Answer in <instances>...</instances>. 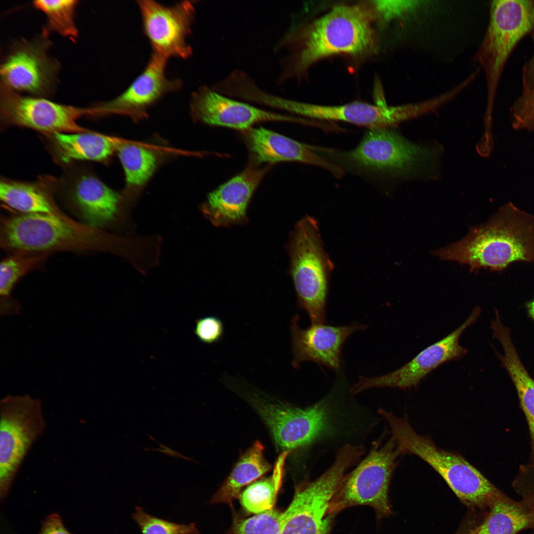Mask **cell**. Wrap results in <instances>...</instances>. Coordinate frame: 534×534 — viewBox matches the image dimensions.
Instances as JSON below:
<instances>
[{
	"label": "cell",
	"instance_id": "2",
	"mask_svg": "<svg viewBox=\"0 0 534 534\" xmlns=\"http://www.w3.org/2000/svg\"><path fill=\"white\" fill-rule=\"evenodd\" d=\"M433 254L470 270H499L515 262H534V216L508 202L461 240Z\"/></svg>",
	"mask_w": 534,
	"mask_h": 534
},
{
	"label": "cell",
	"instance_id": "35",
	"mask_svg": "<svg viewBox=\"0 0 534 534\" xmlns=\"http://www.w3.org/2000/svg\"><path fill=\"white\" fill-rule=\"evenodd\" d=\"M512 125L515 129L534 130V98L517 108Z\"/></svg>",
	"mask_w": 534,
	"mask_h": 534
},
{
	"label": "cell",
	"instance_id": "39",
	"mask_svg": "<svg viewBox=\"0 0 534 534\" xmlns=\"http://www.w3.org/2000/svg\"><path fill=\"white\" fill-rule=\"evenodd\" d=\"M528 310L530 314L534 319V300L528 305Z\"/></svg>",
	"mask_w": 534,
	"mask_h": 534
},
{
	"label": "cell",
	"instance_id": "5",
	"mask_svg": "<svg viewBox=\"0 0 534 534\" xmlns=\"http://www.w3.org/2000/svg\"><path fill=\"white\" fill-rule=\"evenodd\" d=\"M361 455L356 446L346 444L319 477L298 485L291 502L282 513L280 534H330L334 516L327 514L329 502L347 471Z\"/></svg>",
	"mask_w": 534,
	"mask_h": 534
},
{
	"label": "cell",
	"instance_id": "31",
	"mask_svg": "<svg viewBox=\"0 0 534 534\" xmlns=\"http://www.w3.org/2000/svg\"><path fill=\"white\" fill-rule=\"evenodd\" d=\"M43 258V256L11 257L2 260L0 264V294L4 298L10 294L17 281L32 269Z\"/></svg>",
	"mask_w": 534,
	"mask_h": 534
},
{
	"label": "cell",
	"instance_id": "22",
	"mask_svg": "<svg viewBox=\"0 0 534 534\" xmlns=\"http://www.w3.org/2000/svg\"><path fill=\"white\" fill-rule=\"evenodd\" d=\"M71 199L88 225L99 227L112 220L119 208L121 197L93 175L83 174L69 188Z\"/></svg>",
	"mask_w": 534,
	"mask_h": 534
},
{
	"label": "cell",
	"instance_id": "27",
	"mask_svg": "<svg viewBox=\"0 0 534 534\" xmlns=\"http://www.w3.org/2000/svg\"><path fill=\"white\" fill-rule=\"evenodd\" d=\"M1 200L23 214L52 213L44 191L36 184L3 179L0 183Z\"/></svg>",
	"mask_w": 534,
	"mask_h": 534
},
{
	"label": "cell",
	"instance_id": "33",
	"mask_svg": "<svg viewBox=\"0 0 534 534\" xmlns=\"http://www.w3.org/2000/svg\"><path fill=\"white\" fill-rule=\"evenodd\" d=\"M514 490L521 497L532 515L530 529L534 534V464L522 467L512 483Z\"/></svg>",
	"mask_w": 534,
	"mask_h": 534
},
{
	"label": "cell",
	"instance_id": "3",
	"mask_svg": "<svg viewBox=\"0 0 534 534\" xmlns=\"http://www.w3.org/2000/svg\"><path fill=\"white\" fill-rule=\"evenodd\" d=\"M392 438L401 455H415L433 468L458 498L473 509L488 510L503 492L461 455L443 449L413 428L407 415L398 417L385 411Z\"/></svg>",
	"mask_w": 534,
	"mask_h": 534
},
{
	"label": "cell",
	"instance_id": "12",
	"mask_svg": "<svg viewBox=\"0 0 534 534\" xmlns=\"http://www.w3.org/2000/svg\"><path fill=\"white\" fill-rule=\"evenodd\" d=\"M0 118L4 124L30 128L52 134L90 132L78 123L91 115V107L65 105L36 96H26L0 85Z\"/></svg>",
	"mask_w": 534,
	"mask_h": 534
},
{
	"label": "cell",
	"instance_id": "7",
	"mask_svg": "<svg viewBox=\"0 0 534 534\" xmlns=\"http://www.w3.org/2000/svg\"><path fill=\"white\" fill-rule=\"evenodd\" d=\"M46 421L41 401L28 395L0 400V498L7 496L20 468L44 434Z\"/></svg>",
	"mask_w": 534,
	"mask_h": 534
},
{
	"label": "cell",
	"instance_id": "28",
	"mask_svg": "<svg viewBox=\"0 0 534 534\" xmlns=\"http://www.w3.org/2000/svg\"><path fill=\"white\" fill-rule=\"evenodd\" d=\"M288 452H282L272 477L252 484L243 492L241 502L246 510L258 514L272 509Z\"/></svg>",
	"mask_w": 534,
	"mask_h": 534
},
{
	"label": "cell",
	"instance_id": "29",
	"mask_svg": "<svg viewBox=\"0 0 534 534\" xmlns=\"http://www.w3.org/2000/svg\"><path fill=\"white\" fill-rule=\"evenodd\" d=\"M78 2L76 0L34 1V6L44 13L46 17V28L43 34L47 36L49 32H55L75 40L78 35L75 22V10Z\"/></svg>",
	"mask_w": 534,
	"mask_h": 534
},
{
	"label": "cell",
	"instance_id": "30",
	"mask_svg": "<svg viewBox=\"0 0 534 534\" xmlns=\"http://www.w3.org/2000/svg\"><path fill=\"white\" fill-rule=\"evenodd\" d=\"M132 518L141 534H199L193 523L186 525L169 521L147 513L140 506L135 507Z\"/></svg>",
	"mask_w": 534,
	"mask_h": 534
},
{
	"label": "cell",
	"instance_id": "8",
	"mask_svg": "<svg viewBox=\"0 0 534 534\" xmlns=\"http://www.w3.org/2000/svg\"><path fill=\"white\" fill-rule=\"evenodd\" d=\"M400 455L392 437L383 445L374 443L365 458L345 475L329 502L328 515L362 505L372 507L378 519L391 515L389 488Z\"/></svg>",
	"mask_w": 534,
	"mask_h": 534
},
{
	"label": "cell",
	"instance_id": "23",
	"mask_svg": "<svg viewBox=\"0 0 534 534\" xmlns=\"http://www.w3.org/2000/svg\"><path fill=\"white\" fill-rule=\"evenodd\" d=\"M60 160L104 161L109 159L119 143L111 136L91 131L83 133H57L51 134Z\"/></svg>",
	"mask_w": 534,
	"mask_h": 534
},
{
	"label": "cell",
	"instance_id": "24",
	"mask_svg": "<svg viewBox=\"0 0 534 534\" xmlns=\"http://www.w3.org/2000/svg\"><path fill=\"white\" fill-rule=\"evenodd\" d=\"M532 515L525 503L503 493L490 506L482 522L466 534H517L531 528Z\"/></svg>",
	"mask_w": 534,
	"mask_h": 534
},
{
	"label": "cell",
	"instance_id": "37",
	"mask_svg": "<svg viewBox=\"0 0 534 534\" xmlns=\"http://www.w3.org/2000/svg\"><path fill=\"white\" fill-rule=\"evenodd\" d=\"M38 534H72L65 527L60 516L51 513L42 522V526Z\"/></svg>",
	"mask_w": 534,
	"mask_h": 534
},
{
	"label": "cell",
	"instance_id": "32",
	"mask_svg": "<svg viewBox=\"0 0 534 534\" xmlns=\"http://www.w3.org/2000/svg\"><path fill=\"white\" fill-rule=\"evenodd\" d=\"M282 513L273 509L236 523L234 534H280Z\"/></svg>",
	"mask_w": 534,
	"mask_h": 534
},
{
	"label": "cell",
	"instance_id": "4",
	"mask_svg": "<svg viewBox=\"0 0 534 534\" xmlns=\"http://www.w3.org/2000/svg\"><path fill=\"white\" fill-rule=\"evenodd\" d=\"M288 251L298 305L308 313L312 324L324 323L333 265L324 249L314 218L307 216L297 222L291 234Z\"/></svg>",
	"mask_w": 534,
	"mask_h": 534
},
{
	"label": "cell",
	"instance_id": "9",
	"mask_svg": "<svg viewBox=\"0 0 534 534\" xmlns=\"http://www.w3.org/2000/svg\"><path fill=\"white\" fill-rule=\"evenodd\" d=\"M534 23V3L530 0H493L485 38L475 60L483 67L488 86L487 107L492 108L496 85L505 62L517 42Z\"/></svg>",
	"mask_w": 534,
	"mask_h": 534
},
{
	"label": "cell",
	"instance_id": "25",
	"mask_svg": "<svg viewBox=\"0 0 534 534\" xmlns=\"http://www.w3.org/2000/svg\"><path fill=\"white\" fill-rule=\"evenodd\" d=\"M264 446L256 441L241 456L229 476L212 497L211 502L230 503L241 488L260 478L271 469L264 456Z\"/></svg>",
	"mask_w": 534,
	"mask_h": 534
},
{
	"label": "cell",
	"instance_id": "11",
	"mask_svg": "<svg viewBox=\"0 0 534 534\" xmlns=\"http://www.w3.org/2000/svg\"><path fill=\"white\" fill-rule=\"evenodd\" d=\"M46 36L15 43L0 64V85L18 93L40 97L55 89L59 64L50 57Z\"/></svg>",
	"mask_w": 534,
	"mask_h": 534
},
{
	"label": "cell",
	"instance_id": "13",
	"mask_svg": "<svg viewBox=\"0 0 534 534\" xmlns=\"http://www.w3.org/2000/svg\"><path fill=\"white\" fill-rule=\"evenodd\" d=\"M143 32L152 54L167 60L189 58L192 47L187 42L195 17L193 3L185 0L166 6L152 0H137Z\"/></svg>",
	"mask_w": 534,
	"mask_h": 534
},
{
	"label": "cell",
	"instance_id": "18",
	"mask_svg": "<svg viewBox=\"0 0 534 534\" xmlns=\"http://www.w3.org/2000/svg\"><path fill=\"white\" fill-rule=\"evenodd\" d=\"M299 315L296 314L290 325L294 355L292 365L296 368L301 363L311 361L338 372L345 341L353 333L367 327L355 322L339 326L314 324L302 329L299 325Z\"/></svg>",
	"mask_w": 534,
	"mask_h": 534
},
{
	"label": "cell",
	"instance_id": "1",
	"mask_svg": "<svg viewBox=\"0 0 534 534\" xmlns=\"http://www.w3.org/2000/svg\"><path fill=\"white\" fill-rule=\"evenodd\" d=\"M374 32L369 13L360 4H339L310 24L291 27L274 51L284 53L276 84L300 76L321 59L334 54L357 55L371 50Z\"/></svg>",
	"mask_w": 534,
	"mask_h": 534
},
{
	"label": "cell",
	"instance_id": "19",
	"mask_svg": "<svg viewBox=\"0 0 534 534\" xmlns=\"http://www.w3.org/2000/svg\"><path fill=\"white\" fill-rule=\"evenodd\" d=\"M74 233L70 225L52 213H30L5 220L1 238L8 249L40 252L70 241Z\"/></svg>",
	"mask_w": 534,
	"mask_h": 534
},
{
	"label": "cell",
	"instance_id": "34",
	"mask_svg": "<svg viewBox=\"0 0 534 534\" xmlns=\"http://www.w3.org/2000/svg\"><path fill=\"white\" fill-rule=\"evenodd\" d=\"M194 332L202 343L213 344L218 342L222 338L223 324L219 318L215 316L201 317L195 321Z\"/></svg>",
	"mask_w": 534,
	"mask_h": 534
},
{
	"label": "cell",
	"instance_id": "20",
	"mask_svg": "<svg viewBox=\"0 0 534 534\" xmlns=\"http://www.w3.org/2000/svg\"><path fill=\"white\" fill-rule=\"evenodd\" d=\"M241 132L253 165L298 162L326 169L337 178L344 175L341 167L317 153L319 148L261 127H252Z\"/></svg>",
	"mask_w": 534,
	"mask_h": 534
},
{
	"label": "cell",
	"instance_id": "16",
	"mask_svg": "<svg viewBox=\"0 0 534 534\" xmlns=\"http://www.w3.org/2000/svg\"><path fill=\"white\" fill-rule=\"evenodd\" d=\"M190 110L193 118L197 122L241 132L262 122L305 123L302 119L262 109L225 96L207 86H202L192 93Z\"/></svg>",
	"mask_w": 534,
	"mask_h": 534
},
{
	"label": "cell",
	"instance_id": "17",
	"mask_svg": "<svg viewBox=\"0 0 534 534\" xmlns=\"http://www.w3.org/2000/svg\"><path fill=\"white\" fill-rule=\"evenodd\" d=\"M168 60L152 54L146 66L130 86L114 98L93 106L92 116L125 115L138 118L165 95L181 87L178 79L166 75Z\"/></svg>",
	"mask_w": 534,
	"mask_h": 534
},
{
	"label": "cell",
	"instance_id": "38",
	"mask_svg": "<svg viewBox=\"0 0 534 534\" xmlns=\"http://www.w3.org/2000/svg\"><path fill=\"white\" fill-rule=\"evenodd\" d=\"M159 447L158 448H144V449L147 451H154L161 452L169 456L174 457L176 458H179L184 459L187 461H190L192 462H195L194 460L191 458L184 456L179 453L177 450H173L171 447L166 446L158 442Z\"/></svg>",
	"mask_w": 534,
	"mask_h": 534
},
{
	"label": "cell",
	"instance_id": "15",
	"mask_svg": "<svg viewBox=\"0 0 534 534\" xmlns=\"http://www.w3.org/2000/svg\"><path fill=\"white\" fill-rule=\"evenodd\" d=\"M278 109L310 118L328 121H341L368 129L389 128L418 116L420 110L416 103L389 106L374 105L354 101L341 105H321L280 97L276 102Z\"/></svg>",
	"mask_w": 534,
	"mask_h": 534
},
{
	"label": "cell",
	"instance_id": "6",
	"mask_svg": "<svg viewBox=\"0 0 534 534\" xmlns=\"http://www.w3.org/2000/svg\"><path fill=\"white\" fill-rule=\"evenodd\" d=\"M327 152L335 161L356 171L395 177L415 175L435 156L430 148L412 142L389 128L368 129L351 150Z\"/></svg>",
	"mask_w": 534,
	"mask_h": 534
},
{
	"label": "cell",
	"instance_id": "36",
	"mask_svg": "<svg viewBox=\"0 0 534 534\" xmlns=\"http://www.w3.org/2000/svg\"><path fill=\"white\" fill-rule=\"evenodd\" d=\"M371 2L377 14L385 21L392 20L404 13L409 5L403 1L397 0H374Z\"/></svg>",
	"mask_w": 534,
	"mask_h": 534
},
{
	"label": "cell",
	"instance_id": "26",
	"mask_svg": "<svg viewBox=\"0 0 534 534\" xmlns=\"http://www.w3.org/2000/svg\"><path fill=\"white\" fill-rule=\"evenodd\" d=\"M117 151L127 188L137 190L142 188L156 169L158 159L155 152L145 146L132 143H119Z\"/></svg>",
	"mask_w": 534,
	"mask_h": 534
},
{
	"label": "cell",
	"instance_id": "10",
	"mask_svg": "<svg viewBox=\"0 0 534 534\" xmlns=\"http://www.w3.org/2000/svg\"><path fill=\"white\" fill-rule=\"evenodd\" d=\"M242 392L269 428L277 447L283 451L306 447L331 431L327 399L300 408L273 402L257 391L244 389Z\"/></svg>",
	"mask_w": 534,
	"mask_h": 534
},
{
	"label": "cell",
	"instance_id": "14",
	"mask_svg": "<svg viewBox=\"0 0 534 534\" xmlns=\"http://www.w3.org/2000/svg\"><path fill=\"white\" fill-rule=\"evenodd\" d=\"M481 309L474 308L465 321L443 339L420 352L412 360L386 374L373 377L360 376L351 388L352 395L374 388H398L401 389L416 387L433 370L443 363L459 359L468 352L459 342L460 336L478 319Z\"/></svg>",
	"mask_w": 534,
	"mask_h": 534
},
{
	"label": "cell",
	"instance_id": "21",
	"mask_svg": "<svg viewBox=\"0 0 534 534\" xmlns=\"http://www.w3.org/2000/svg\"><path fill=\"white\" fill-rule=\"evenodd\" d=\"M270 165L261 168L250 163L243 171L210 192L202 207L206 217L218 227L246 222L250 199Z\"/></svg>",
	"mask_w": 534,
	"mask_h": 534
}]
</instances>
